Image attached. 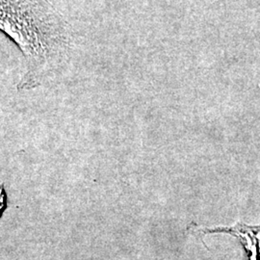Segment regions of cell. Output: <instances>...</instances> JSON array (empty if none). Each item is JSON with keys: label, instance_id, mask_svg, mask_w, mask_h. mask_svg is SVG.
I'll return each mask as SVG.
<instances>
[{"label": "cell", "instance_id": "obj_3", "mask_svg": "<svg viewBox=\"0 0 260 260\" xmlns=\"http://www.w3.org/2000/svg\"><path fill=\"white\" fill-rule=\"evenodd\" d=\"M7 207V194L4 186L0 185V218Z\"/></svg>", "mask_w": 260, "mask_h": 260}, {"label": "cell", "instance_id": "obj_1", "mask_svg": "<svg viewBox=\"0 0 260 260\" xmlns=\"http://www.w3.org/2000/svg\"><path fill=\"white\" fill-rule=\"evenodd\" d=\"M0 31L24 56L29 85L55 68L67 46L63 21L47 0H0Z\"/></svg>", "mask_w": 260, "mask_h": 260}, {"label": "cell", "instance_id": "obj_2", "mask_svg": "<svg viewBox=\"0 0 260 260\" xmlns=\"http://www.w3.org/2000/svg\"><path fill=\"white\" fill-rule=\"evenodd\" d=\"M208 233L225 232L237 236L241 239L246 250L250 251L249 260H260V226L251 228L244 224H238L234 228L216 229L207 231Z\"/></svg>", "mask_w": 260, "mask_h": 260}]
</instances>
